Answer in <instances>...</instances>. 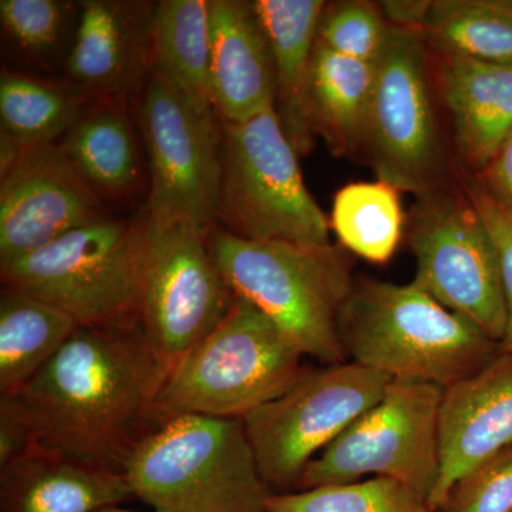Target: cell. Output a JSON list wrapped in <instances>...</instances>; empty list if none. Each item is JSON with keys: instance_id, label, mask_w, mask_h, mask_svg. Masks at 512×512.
Instances as JSON below:
<instances>
[{"instance_id": "obj_6", "label": "cell", "mask_w": 512, "mask_h": 512, "mask_svg": "<svg viewBox=\"0 0 512 512\" xmlns=\"http://www.w3.org/2000/svg\"><path fill=\"white\" fill-rule=\"evenodd\" d=\"M144 222L104 217L0 264L5 288L28 293L79 326L140 322Z\"/></svg>"}, {"instance_id": "obj_19", "label": "cell", "mask_w": 512, "mask_h": 512, "mask_svg": "<svg viewBox=\"0 0 512 512\" xmlns=\"http://www.w3.org/2000/svg\"><path fill=\"white\" fill-rule=\"evenodd\" d=\"M130 498L123 473L42 448L0 467V512H97Z\"/></svg>"}, {"instance_id": "obj_37", "label": "cell", "mask_w": 512, "mask_h": 512, "mask_svg": "<svg viewBox=\"0 0 512 512\" xmlns=\"http://www.w3.org/2000/svg\"><path fill=\"white\" fill-rule=\"evenodd\" d=\"M512 512V511H511Z\"/></svg>"}, {"instance_id": "obj_8", "label": "cell", "mask_w": 512, "mask_h": 512, "mask_svg": "<svg viewBox=\"0 0 512 512\" xmlns=\"http://www.w3.org/2000/svg\"><path fill=\"white\" fill-rule=\"evenodd\" d=\"M427 52L419 33L390 26L376 60L363 150L377 180L417 200L456 185L434 107Z\"/></svg>"}, {"instance_id": "obj_26", "label": "cell", "mask_w": 512, "mask_h": 512, "mask_svg": "<svg viewBox=\"0 0 512 512\" xmlns=\"http://www.w3.org/2000/svg\"><path fill=\"white\" fill-rule=\"evenodd\" d=\"M400 192L382 180L340 188L333 198L329 225L342 248L370 264H387L407 225Z\"/></svg>"}, {"instance_id": "obj_36", "label": "cell", "mask_w": 512, "mask_h": 512, "mask_svg": "<svg viewBox=\"0 0 512 512\" xmlns=\"http://www.w3.org/2000/svg\"><path fill=\"white\" fill-rule=\"evenodd\" d=\"M97 512H138V511L126 510V508H123L120 505V507L104 508V510H100V511H97Z\"/></svg>"}, {"instance_id": "obj_22", "label": "cell", "mask_w": 512, "mask_h": 512, "mask_svg": "<svg viewBox=\"0 0 512 512\" xmlns=\"http://www.w3.org/2000/svg\"><path fill=\"white\" fill-rule=\"evenodd\" d=\"M59 147L97 194L123 195L136 187L137 141L120 99L87 106Z\"/></svg>"}, {"instance_id": "obj_12", "label": "cell", "mask_w": 512, "mask_h": 512, "mask_svg": "<svg viewBox=\"0 0 512 512\" xmlns=\"http://www.w3.org/2000/svg\"><path fill=\"white\" fill-rule=\"evenodd\" d=\"M140 124L150 163L147 217L210 234L217 224L222 174L217 114L201 109L151 70Z\"/></svg>"}, {"instance_id": "obj_3", "label": "cell", "mask_w": 512, "mask_h": 512, "mask_svg": "<svg viewBox=\"0 0 512 512\" xmlns=\"http://www.w3.org/2000/svg\"><path fill=\"white\" fill-rule=\"evenodd\" d=\"M208 248L232 293L271 319L303 356L325 366L349 362L338 325L356 278L342 248L251 241L218 225Z\"/></svg>"}, {"instance_id": "obj_18", "label": "cell", "mask_w": 512, "mask_h": 512, "mask_svg": "<svg viewBox=\"0 0 512 512\" xmlns=\"http://www.w3.org/2000/svg\"><path fill=\"white\" fill-rule=\"evenodd\" d=\"M434 56L458 161L466 175L480 174L512 134V64Z\"/></svg>"}, {"instance_id": "obj_5", "label": "cell", "mask_w": 512, "mask_h": 512, "mask_svg": "<svg viewBox=\"0 0 512 512\" xmlns=\"http://www.w3.org/2000/svg\"><path fill=\"white\" fill-rule=\"evenodd\" d=\"M303 357L271 319L235 296L224 319L171 366L154 404L156 426L185 414L244 420L302 376Z\"/></svg>"}, {"instance_id": "obj_30", "label": "cell", "mask_w": 512, "mask_h": 512, "mask_svg": "<svg viewBox=\"0 0 512 512\" xmlns=\"http://www.w3.org/2000/svg\"><path fill=\"white\" fill-rule=\"evenodd\" d=\"M512 444L460 478L436 512H511Z\"/></svg>"}, {"instance_id": "obj_1", "label": "cell", "mask_w": 512, "mask_h": 512, "mask_svg": "<svg viewBox=\"0 0 512 512\" xmlns=\"http://www.w3.org/2000/svg\"><path fill=\"white\" fill-rule=\"evenodd\" d=\"M170 369L141 323L79 326L15 396L37 448L123 473L156 427L154 404Z\"/></svg>"}, {"instance_id": "obj_27", "label": "cell", "mask_w": 512, "mask_h": 512, "mask_svg": "<svg viewBox=\"0 0 512 512\" xmlns=\"http://www.w3.org/2000/svg\"><path fill=\"white\" fill-rule=\"evenodd\" d=\"M86 94L20 73L0 77L2 133L28 148L55 143L87 109Z\"/></svg>"}, {"instance_id": "obj_14", "label": "cell", "mask_w": 512, "mask_h": 512, "mask_svg": "<svg viewBox=\"0 0 512 512\" xmlns=\"http://www.w3.org/2000/svg\"><path fill=\"white\" fill-rule=\"evenodd\" d=\"M104 217L99 194L77 173L59 144L23 148L2 171L0 264Z\"/></svg>"}, {"instance_id": "obj_34", "label": "cell", "mask_w": 512, "mask_h": 512, "mask_svg": "<svg viewBox=\"0 0 512 512\" xmlns=\"http://www.w3.org/2000/svg\"><path fill=\"white\" fill-rule=\"evenodd\" d=\"M512 217V134L480 174L470 175Z\"/></svg>"}, {"instance_id": "obj_4", "label": "cell", "mask_w": 512, "mask_h": 512, "mask_svg": "<svg viewBox=\"0 0 512 512\" xmlns=\"http://www.w3.org/2000/svg\"><path fill=\"white\" fill-rule=\"evenodd\" d=\"M123 474L154 512H268L272 495L238 419L165 420L134 447Z\"/></svg>"}, {"instance_id": "obj_17", "label": "cell", "mask_w": 512, "mask_h": 512, "mask_svg": "<svg viewBox=\"0 0 512 512\" xmlns=\"http://www.w3.org/2000/svg\"><path fill=\"white\" fill-rule=\"evenodd\" d=\"M153 8L134 2L86 0L67 59L73 87L86 96L124 94L151 60Z\"/></svg>"}, {"instance_id": "obj_20", "label": "cell", "mask_w": 512, "mask_h": 512, "mask_svg": "<svg viewBox=\"0 0 512 512\" xmlns=\"http://www.w3.org/2000/svg\"><path fill=\"white\" fill-rule=\"evenodd\" d=\"M274 57L275 111L298 156L312 151L315 143L309 86L313 53L318 40L323 0H255Z\"/></svg>"}, {"instance_id": "obj_11", "label": "cell", "mask_w": 512, "mask_h": 512, "mask_svg": "<svg viewBox=\"0 0 512 512\" xmlns=\"http://www.w3.org/2000/svg\"><path fill=\"white\" fill-rule=\"evenodd\" d=\"M409 241L416 259L414 284L501 345L507 313L500 256L463 183L417 200Z\"/></svg>"}, {"instance_id": "obj_16", "label": "cell", "mask_w": 512, "mask_h": 512, "mask_svg": "<svg viewBox=\"0 0 512 512\" xmlns=\"http://www.w3.org/2000/svg\"><path fill=\"white\" fill-rule=\"evenodd\" d=\"M212 109L244 123L275 107L274 57L252 2L210 0Z\"/></svg>"}, {"instance_id": "obj_24", "label": "cell", "mask_w": 512, "mask_h": 512, "mask_svg": "<svg viewBox=\"0 0 512 512\" xmlns=\"http://www.w3.org/2000/svg\"><path fill=\"white\" fill-rule=\"evenodd\" d=\"M210 10V0H163L154 6L151 70L201 109L214 111Z\"/></svg>"}, {"instance_id": "obj_2", "label": "cell", "mask_w": 512, "mask_h": 512, "mask_svg": "<svg viewBox=\"0 0 512 512\" xmlns=\"http://www.w3.org/2000/svg\"><path fill=\"white\" fill-rule=\"evenodd\" d=\"M338 328L349 362L443 389L476 375L501 352L473 320L444 308L414 282L356 279Z\"/></svg>"}, {"instance_id": "obj_25", "label": "cell", "mask_w": 512, "mask_h": 512, "mask_svg": "<svg viewBox=\"0 0 512 512\" xmlns=\"http://www.w3.org/2000/svg\"><path fill=\"white\" fill-rule=\"evenodd\" d=\"M421 37L437 55L512 64V0H431Z\"/></svg>"}, {"instance_id": "obj_32", "label": "cell", "mask_w": 512, "mask_h": 512, "mask_svg": "<svg viewBox=\"0 0 512 512\" xmlns=\"http://www.w3.org/2000/svg\"><path fill=\"white\" fill-rule=\"evenodd\" d=\"M463 185L468 197L476 205L481 218L487 225L500 256L505 313H507L504 338L501 340L500 348L501 352H512V217L470 175L463 178Z\"/></svg>"}, {"instance_id": "obj_31", "label": "cell", "mask_w": 512, "mask_h": 512, "mask_svg": "<svg viewBox=\"0 0 512 512\" xmlns=\"http://www.w3.org/2000/svg\"><path fill=\"white\" fill-rule=\"evenodd\" d=\"M64 5L55 0H2L3 29L20 46L43 52L57 42Z\"/></svg>"}, {"instance_id": "obj_7", "label": "cell", "mask_w": 512, "mask_h": 512, "mask_svg": "<svg viewBox=\"0 0 512 512\" xmlns=\"http://www.w3.org/2000/svg\"><path fill=\"white\" fill-rule=\"evenodd\" d=\"M220 128L218 227L251 241L329 245V218L306 188L275 107Z\"/></svg>"}, {"instance_id": "obj_21", "label": "cell", "mask_w": 512, "mask_h": 512, "mask_svg": "<svg viewBox=\"0 0 512 512\" xmlns=\"http://www.w3.org/2000/svg\"><path fill=\"white\" fill-rule=\"evenodd\" d=\"M375 77L376 62L339 55L316 40L309 110L313 133L335 156L352 157L365 150Z\"/></svg>"}, {"instance_id": "obj_15", "label": "cell", "mask_w": 512, "mask_h": 512, "mask_svg": "<svg viewBox=\"0 0 512 512\" xmlns=\"http://www.w3.org/2000/svg\"><path fill=\"white\" fill-rule=\"evenodd\" d=\"M440 476L427 505L439 510L451 488L512 444V352L446 387L439 416Z\"/></svg>"}, {"instance_id": "obj_10", "label": "cell", "mask_w": 512, "mask_h": 512, "mask_svg": "<svg viewBox=\"0 0 512 512\" xmlns=\"http://www.w3.org/2000/svg\"><path fill=\"white\" fill-rule=\"evenodd\" d=\"M390 377L353 362L305 370L288 390L244 420L272 494L298 491L306 468L382 399Z\"/></svg>"}, {"instance_id": "obj_28", "label": "cell", "mask_w": 512, "mask_h": 512, "mask_svg": "<svg viewBox=\"0 0 512 512\" xmlns=\"http://www.w3.org/2000/svg\"><path fill=\"white\" fill-rule=\"evenodd\" d=\"M268 512H431L427 501L389 478L272 494Z\"/></svg>"}, {"instance_id": "obj_13", "label": "cell", "mask_w": 512, "mask_h": 512, "mask_svg": "<svg viewBox=\"0 0 512 512\" xmlns=\"http://www.w3.org/2000/svg\"><path fill=\"white\" fill-rule=\"evenodd\" d=\"M140 322L173 366L227 315L235 295L208 248V235L178 221H143Z\"/></svg>"}, {"instance_id": "obj_9", "label": "cell", "mask_w": 512, "mask_h": 512, "mask_svg": "<svg viewBox=\"0 0 512 512\" xmlns=\"http://www.w3.org/2000/svg\"><path fill=\"white\" fill-rule=\"evenodd\" d=\"M443 387L392 380L363 413L306 468L298 491L389 478L429 501L440 476Z\"/></svg>"}, {"instance_id": "obj_35", "label": "cell", "mask_w": 512, "mask_h": 512, "mask_svg": "<svg viewBox=\"0 0 512 512\" xmlns=\"http://www.w3.org/2000/svg\"><path fill=\"white\" fill-rule=\"evenodd\" d=\"M431 6V0H386L380 8L392 28L407 32H423L424 23Z\"/></svg>"}, {"instance_id": "obj_29", "label": "cell", "mask_w": 512, "mask_h": 512, "mask_svg": "<svg viewBox=\"0 0 512 512\" xmlns=\"http://www.w3.org/2000/svg\"><path fill=\"white\" fill-rule=\"evenodd\" d=\"M390 25L380 3L342 0L326 3L318 26V42L332 52L375 63L382 55Z\"/></svg>"}, {"instance_id": "obj_23", "label": "cell", "mask_w": 512, "mask_h": 512, "mask_svg": "<svg viewBox=\"0 0 512 512\" xmlns=\"http://www.w3.org/2000/svg\"><path fill=\"white\" fill-rule=\"evenodd\" d=\"M79 323L45 301L3 288L0 295V394H16L62 349Z\"/></svg>"}, {"instance_id": "obj_33", "label": "cell", "mask_w": 512, "mask_h": 512, "mask_svg": "<svg viewBox=\"0 0 512 512\" xmlns=\"http://www.w3.org/2000/svg\"><path fill=\"white\" fill-rule=\"evenodd\" d=\"M36 448L29 414L15 394H0V467Z\"/></svg>"}]
</instances>
